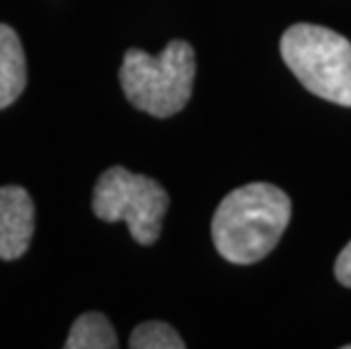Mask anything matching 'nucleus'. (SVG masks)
<instances>
[{
    "label": "nucleus",
    "instance_id": "nucleus-1",
    "mask_svg": "<svg viewBox=\"0 0 351 349\" xmlns=\"http://www.w3.org/2000/svg\"><path fill=\"white\" fill-rule=\"evenodd\" d=\"M293 204L279 186L265 182L231 191L213 213L211 236L218 254L234 265L265 258L286 232Z\"/></svg>",
    "mask_w": 351,
    "mask_h": 349
},
{
    "label": "nucleus",
    "instance_id": "nucleus-2",
    "mask_svg": "<svg viewBox=\"0 0 351 349\" xmlns=\"http://www.w3.org/2000/svg\"><path fill=\"white\" fill-rule=\"evenodd\" d=\"M195 50L189 41L175 39L159 57L130 48L123 57L121 86L132 107L154 118H170L189 105L195 82Z\"/></svg>",
    "mask_w": 351,
    "mask_h": 349
},
{
    "label": "nucleus",
    "instance_id": "nucleus-3",
    "mask_svg": "<svg viewBox=\"0 0 351 349\" xmlns=\"http://www.w3.org/2000/svg\"><path fill=\"white\" fill-rule=\"evenodd\" d=\"M281 57L290 73L317 98L351 107V41L333 29L297 23L281 36Z\"/></svg>",
    "mask_w": 351,
    "mask_h": 349
},
{
    "label": "nucleus",
    "instance_id": "nucleus-4",
    "mask_svg": "<svg viewBox=\"0 0 351 349\" xmlns=\"http://www.w3.org/2000/svg\"><path fill=\"white\" fill-rule=\"evenodd\" d=\"M168 206L170 195L159 182L123 166L104 170L93 189V213L104 222H127L138 245L159 241Z\"/></svg>",
    "mask_w": 351,
    "mask_h": 349
},
{
    "label": "nucleus",
    "instance_id": "nucleus-5",
    "mask_svg": "<svg viewBox=\"0 0 351 349\" xmlns=\"http://www.w3.org/2000/svg\"><path fill=\"white\" fill-rule=\"evenodd\" d=\"M34 236V202L23 186H0V258L16 261Z\"/></svg>",
    "mask_w": 351,
    "mask_h": 349
},
{
    "label": "nucleus",
    "instance_id": "nucleus-6",
    "mask_svg": "<svg viewBox=\"0 0 351 349\" xmlns=\"http://www.w3.org/2000/svg\"><path fill=\"white\" fill-rule=\"evenodd\" d=\"M27 84L25 53L19 34L0 23V109L14 105Z\"/></svg>",
    "mask_w": 351,
    "mask_h": 349
},
{
    "label": "nucleus",
    "instance_id": "nucleus-7",
    "mask_svg": "<svg viewBox=\"0 0 351 349\" xmlns=\"http://www.w3.org/2000/svg\"><path fill=\"white\" fill-rule=\"evenodd\" d=\"M66 349H116L118 336L109 317L102 313H84L71 326V333L64 343Z\"/></svg>",
    "mask_w": 351,
    "mask_h": 349
},
{
    "label": "nucleus",
    "instance_id": "nucleus-8",
    "mask_svg": "<svg viewBox=\"0 0 351 349\" xmlns=\"http://www.w3.org/2000/svg\"><path fill=\"white\" fill-rule=\"evenodd\" d=\"M132 349H184L182 336L166 322L152 320L138 324L130 336Z\"/></svg>",
    "mask_w": 351,
    "mask_h": 349
},
{
    "label": "nucleus",
    "instance_id": "nucleus-9",
    "mask_svg": "<svg viewBox=\"0 0 351 349\" xmlns=\"http://www.w3.org/2000/svg\"><path fill=\"white\" fill-rule=\"evenodd\" d=\"M335 279L342 286L351 288V241L345 245V250L340 252L338 258H335Z\"/></svg>",
    "mask_w": 351,
    "mask_h": 349
},
{
    "label": "nucleus",
    "instance_id": "nucleus-10",
    "mask_svg": "<svg viewBox=\"0 0 351 349\" xmlns=\"http://www.w3.org/2000/svg\"><path fill=\"white\" fill-rule=\"evenodd\" d=\"M345 349H351V345H345Z\"/></svg>",
    "mask_w": 351,
    "mask_h": 349
}]
</instances>
